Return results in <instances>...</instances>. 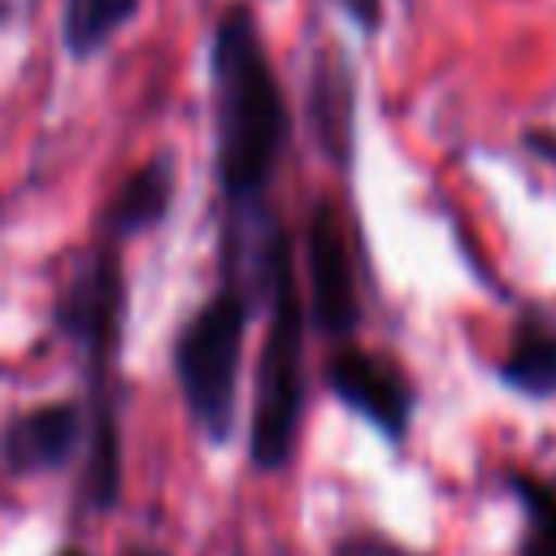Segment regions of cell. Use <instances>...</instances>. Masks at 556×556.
Returning <instances> with one entry per match:
<instances>
[{"mask_svg": "<svg viewBox=\"0 0 556 556\" xmlns=\"http://www.w3.org/2000/svg\"><path fill=\"white\" fill-rule=\"evenodd\" d=\"M213 156L230 208H256L287 143V100L265 56L261 30L243 4L217 17L208 43Z\"/></svg>", "mask_w": 556, "mask_h": 556, "instance_id": "1", "label": "cell"}, {"mask_svg": "<svg viewBox=\"0 0 556 556\" xmlns=\"http://www.w3.org/2000/svg\"><path fill=\"white\" fill-rule=\"evenodd\" d=\"M265 295H269V321L265 343L256 361V391H252V434L248 452L256 469H282L304 408V308L295 291V265L291 243L278 226L269 256H265Z\"/></svg>", "mask_w": 556, "mask_h": 556, "instance_id": "2", "label": "cell"}, {"mask_svg": "<svg viewBox=\"0 0 556 556\" xmlns=\"http://www.w3.org/2000/svg\"><path fill=\"white\" fill-rule=\"evenodd\" d=\"M248 330V291L243 278H222V287L195 308V317L174 339V374L191 421L222 443L235 421L239 356Z\"/></svg>", "mask_w": 556, "mask_h": 556, "instance_id": "3", "label": "cell"}, {"mask_svg": "<svg viewBox=\"0 0 556 556\" xmlns=\"http://www.w3.org/2000/svg\"><path fill=\"white\" fill-rule=\"evenodd\" d=\"M122 304H126V287H122V265L113 256V243H100L83 265L78 274L61 287L56 295V330L65 339L78 343V352L96 365V382H100V369L117 343V326H122Z\"/></svg>", "mask_w": 556, "mask_h": 556, "instance_id": "4", "label": "cell"}, {"mask_svg": "<svg viewBox=\"0 0 556 556\" xmlns=\"http://www.w3.org/2000/svg\"><path fill=\"white\" fill-rule=\"evenodd\" d=\"M326 387L391 443H400L408 434L413 387L387 356H374L365 348H339L326 365Z\"/></svg>", "mask_w": 556, "mask_h": 556, "instance_id": "5", "label": "cell"}, {"mask_svg": "<svg viewBox=\"0 0 556 556\" xmlns=\"http://www.w3.org/2000/svg\"><path fill=\"white\" fill-rule=\"evenodd\" d=\"M308 287H313L317 326L326 334H352L361 321V308H356L348 239H343L339 213L330 204H317L308 217Z\"/></svg>", "mask_w": 556, "mask_h": 556, "instance_id": "6", "label": "cell"}, {"mask_svg": "<svg viewBox=\"0 0 556 556\" xmlns=\"http://www.w3.org/2000/svg\"><path fill=\"white\" fill-rule=\"evenodd\" d=\"M87 434V417L78 404H39L0 430V460L9 473H48L61 469Z\"/></svg>", "mask_w": 556, "mask_h": 556, "instance_id": "7", "label": "cell"}, {"mask_svg": "<svg viewBox=\"0 0 556 556\" xmlns=\"http://www.w3.org/2000/svg\"><path fill=\"white\" fill-rule=\"evenodd\" d=\"M308 126L321 143V152L334 165L352 161V139H356V91H352V70L334 48H321L313 61L308 78Z\"/></svg>", "mask_w": 556, "mask_h": 556, "instance_id": "8", "label": "cell"}, {"mask_svg": "<svg viewBox=\"0 0 556 556\" xmlns=\"http://www.w3.org/2000/svg\"><path fill=\"white\" fill-rule=\"evenodd\" d=\"M169 200H174V161L169 156H156L148 161L143 169H135L117 195L109 200L104 217H100V230H104V243L113 239H130L148 226H156L165 213H169Z\"/></svg>", "mask_w": 556, "mask_h": 556, "instance_id": "9", "label": "cell"}, {"mask_svg": "<svg viewBox=\"0 0 556 556\" xmlns=\"http://www.w3.org/2000/svg\"><path fill=\"white\" fill-rule=\"evenodd\" d=\"M500 378L526 395H552L556 391V317L543 308H526L513 330L500 361Z\"/></svg>", "mask_w": 556, "mask_h": 556, "instance_id": "10", "label": "cell"}, {"mask_svg": "<svg viewBox=\"0 0 556 556\" xmlns=\"http://www.w3.org/2000/svg\"><path fill=\"white\" fill-rule=\"evenodd\" d=\"M122 491V434L109 395L96 400L87 417V469H83V495L96 513H109Z\"/></svg>", "mask_w": 556, "mask_h": 556, "instance_id": "11", "label": "cell"}, {"mask_svg": "<svg viewBox=\"0 0 556 556\" xmlns=\"http://www.w3.org/2000/svg\"><path fill=\"white\" fill-rule=\"evenodd\" d=\"M135 9H139V0H65L61 35H65L70 56L100 52L135 17Z\"/></svg>", "mask_w": 556, "mask_h": 556, "instance_id": "12", "label": "cell"}, {"mask_svg": "<svg viewBox=\"0 0 556 556\" xmlns=\"http://www.w3.org/2000/svg\"><path fill=\"white\" fill-rule=\"evenodd\" d=\"M513 495L521 500V513H526L521 556H556V486L513 473Z\"/></svg>", "mask_w": 556, "mask_h": 556, "instance_id": "13", "label": "cell"}, {"mask_svg": "<svg viewBox=\"0 0 556 556\" xmlns=\"http://www.w3.org/2000/svg\"><path fill=\"white\" fill-rule=\"evenodd\" d=\"M330 556H421V552H413V547H404L378 530H352L330 547Z\"/></svg>", "mask_w": 556, "mask_h": 556, "instance_id": "14", "label": "cell"}, {"mask_svg": "<svg viewBox=\"0 0 556 556\" xmlns=\"http://www.w3.org/2000/svg\"><path fill=\"white\" fill-rule=\"evenodd\" d=\"M339 9L356 22V26H365V30H378V17H382V0H339Z\"/></svg>", "mask_w": 556, "mask_h": 556, "instance_id": "15", "label": "cell"}, {"mask_svg": "<svg viewBox=\"0 0 556 556\" xmlns=\"http://www.w3.org/2000/svg\"><path fill=\"white\" fill-rule=\"evenodd\" d=\"M9 13H13V0H0V22H9Z\"/></svg>", "mask_w": 556, "mask_h": 556, "instance_id": "16", "label": "cell"}, {"mask_svg": "<svg viewBox=\"0 0 556 556\" xmlns=\"http://www.w3.org/2000/svg\"><path fill=\"white\" fill-rule=\"evenodd\" d=\"M61 556H83V552H78V547H65V552H61Z\"/></svg>", "mask_w": 556, "mask_h": 556, "instance_id": "17", "label": "cell"}, {"mask_svg": "<svg viewBox=\"0 0 556 556\" xmlns=\"http://www.w3.org/2000/svg\"><path fill=\"white\" fill-rule=\"evenodd\" d=\"M135 556H161V552H135Z\"/></svg>", "mask_w": 556, "mask_h": 556, "instance_id": "18", "label": "cell"}]
</instances>
